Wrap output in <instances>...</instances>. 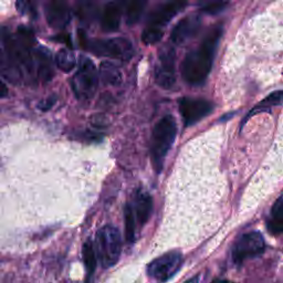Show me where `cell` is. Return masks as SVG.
Returning a JSON list of instances; mask_svg holds the SVG:
<instances>
[{
    "label": "cell",
    "mask_w": 283,
    "mask_h": 283,
    "mask_svg": "<svg viewBox=\"0 0 283 283\" xmlns=\"http://www.w3.org/2000/svg\"><path fill=\"white\" fill-rule=\"evenodd\" d=\"M223 35L222 26H213L200 45L187 53L181 64V74L188 84L199 85L205 82L211 70L215 52Z\"/></svg>",
    "instance_id": "obj_1"
},
{
    "label": "cell",
    "mask_w": 283,
    "mask_h": 283,
    "mask_svg": "<svg viewBox=\"0 0 283 283\" xmlns=\"http://www.w3.org/2000/svg\"><path fill=\"white\" fill-rule=\"evenodd\" d=\"M176 134H177V124L173 115H165L155 125L152 143H150V157L157 173H160L164 166L165 159L173 146Z\"/></svg>",
    "instance_id": "obj_2"
},
{
    "label": "cell",
    "mask_w": 283,
    "mask_h": 283,
    "mask_svg": "<svg viewBox=\"0 0 283 283\" xmlns=\"http://www.w3.org/2000/svg\"><path fill=\"white\" fill-rule=\"evenodd\" d=\"M96 254L103 268H111L116 265L122 251L121 234L113 226H104L97 234Z\"/></svg>",
    "instance_id": "obj_3"
},
{
    "label": "cell",
    "mask_w": 283,
    "mask_h": 283,
    "mask_svg": "<svg viewBox=\"0 0 283 283\" xmlns=\"http://www.w3.org/2000/svg\"><path fill=\"white\" fill-rule=\"evenodd\" d=\"M99 84V73L93 61L86 56H81L78 71L71 80L72 91L79 100L87 101L93 98Z\"/></svg>",
    "instance_id": "obj_4"
},
{
    "label": "cell",
    "mask_w": 283,
    "mask_h": 283,
    "mask_svg": "<svg viewBox=\"0 0 283 283\" xmlns=\"http://www.w3.org/2000/svg\"><path fill=\"white\" fill-rule=\"evenodd\" d=\"M0 42L4 45L6 53L19 68H22L30 75L36 72L34 50L24 45L16 34H11L6 27L0 28Z\"/></svg>",
    "instance_id": "obj_5"
},
{
    "label": "cell",
    "mask_w": 283,
    "mask_h": 283,
    "mask_svg": "<svg viewBox=\"0 0 283 283\" xmlns=\"http://www.w3.org/2000/svg\"><path fill=\"white\" fill-rule=\"evenodd\" d=\"M83 47L96 55L121 61H129L134 54L133 46L125 38L86 40Z\"/></svg>",
    "instance_id": "obj_6"
},
{
    "label": "cell",
    "mask_w": 283,
    "mask_h": 283,
    "mask_svg": "<svg viewBox=\"0 0 283 283\" xmlns=\"http://www.w3.org/2000/svg\"><path fill=\"white\" fill-rule=\"evenodd\" d=\"M184 263L183 255L177 251H171L156 258L147 266V274L153 280L164 283L171 280L177 273Z\"/></svg>",
    "instance_id": "obj_7"
},
{
    "label": "cell",
    "mask_w": 283,
    "mask_h": 283,
    "mask_svg": "<svg viewBox=\"0 0 283 283\" xmlns=\"http://www.w3.org/2000/svg\"><path fill=\"white\" fill-rule=\"evenodd\" d=\"M175 60V50L171 45H165L160 49L154 77L157 85L165 90L171 89L176 82Z\"/></svg>",
    "instance_id": "obj_8"
},
{
    "label": "cell",
    "mask_w": 283,
    "mask_h": 283,
    "mask_svg": "<svg viewBox=\"0 0 283 283\" xmlns=\"http://www.w3.org/2000/svg\"><path fill=\"white\" fill-rule=\"evenodd\" d=\"M266 242L262 235L258 231L242 235L232 248V259L237 265H241L250 258H255L265 253Z\"/></svg>",
    "instance_id": "obj_9"
},
{
    "label": "cell",
    "mask_w": 283,
    "mask_h": 283,
    "mask_svg": "<svg viewBox=\"0 0 283 283\" xmlns=\"http://www.w3.org/2000/svg\"><path fill=\"white\" fill-rule=\"evenodd\" d=\"M212 109L213 105L204 99L184 98L179 101V112L186 127L199 122L200 119L210 114Z\"/></svg>",
    "instance_id": "obj_10"
},
{
    "label": "cell",
    "mask_w": 283,
    "mask_h": 283,
    "mask_svg": "<svg viewBox=\"0 0 283 283\" xmlns=\"http://www.w3.org/2000/svg\"><path fill=\"white\" fill-rule=\"evenodd\" d=\"M186 5L187 3L185 2H171L162 5L149 16L146 28L164 34L163 28L166 27L176 15H178L185 8Z\"/></svg>",
    "instance_id": "obj_11"
},
{
    "label": "cell",
    "mask_w": 283,
    "mask_h": 283,
    "mask_svg": "<svg viewBox=\"0 0 283 283\" xmlns=\"http://www.w3.org/2000/svg\"><path fill=\"white\" fill-rule=\"evenodd\" d=\"M201 26V18L198 15L187 16L176 24L172 31L171 40L174 45H183L196 35Z\"/></svg>",
    "instance_id": "obj_12"
},
{
    "label": "cell",
    "mask_w": 283,
    "mask_h": 283,
    "mask_svg": "<svg viewBox=\"0 0 283 283\" xmlns=\"http://www.w3.org/2000/svg\"><path fill=\"white\" fill-rule=\"evenodd\" d=\"M35 71L37 78L45 83H48L54 77L53 58L50 50L39 47L34 50Z\"/></svg>",
    "instance_id": "obj_13"
},
{
    "label": "cell",
    "mask_w": 283,
    "mask_h": 283,
    "mask_svg": "<svg viewBox=\"0 0 283 283\" xmlns=\"http://www.w3.org/2000/svg\"><path fill=\"white\" fill-rule=\"evenodd\" d=\"M46 18L50 27L61 30L65 29L70 22L71 12L66 3L51 2L47 5Z\"/></svg>",
    "instance_id": "obj_14"
},
{
    "label": "cell",
    "mask_w": 283,
    "mask_h": 283,
    "mask_svg": "<svg viewBox=\"0 0 283 283\" xmlns=\"http://www.w3.org/2000/svg\"><path fill=\"white\" fill-rule=\"evenodd\" d=\"M135 219L141 226L146 224L153 211V199L149 194L138 191L135 195Z\"/></svg>",
    "instance_id": "obj_15"
},
{
    "label": "cell",
    "mask_w": 283,
    "mask_h": 283,
    "mask_svg": "<svg viewBox=\"0 0 283 283\" xmlns=\"http://www.w3.org/2000/svg\"><path fill=\"white\" fill-rule=\"evenodd\" d=\"M122 10L116 3H109L105 6L102 15V29L106 33H115L119 28L121 23Z\"/></svg>",
    "instance_id": "obj_16"
},
{
    "label": "cell",
    "mask_w": 283,
    "mask_h": 283,
    "mask_svg": "<svg viewBox=\"0 0 283 283\" xmlns=\"http://www.w3.org/2000/svg\"><path fill=\"white\" fill-rule=\"evenodd\" d=\"M0 73L12 83H17L22 79L20 68L9 58L2 48H0Z\"/></svg>",
    "instance_id": "obj_17"
},
{
    "label": "cell",
    "mask_w": 283,
    "mask_h": 283,
    "mask_svg": "<svg viewBox=\"0 0 283 283\" xmlns=\"http://www.w3.org/2000/svg\"><path fill=\"white\" fill-rule=\"evenodd\" d=\"M282 104H283V91L272 92L271 94H269L265 100H262L260 103H258L255 108L248 113L246 118L242 121V125L246 123L251 116L258 114V113L270 112V110H271V108H273V106H280Z\"/></svg>",
    "instance_id": "obj_18"
},
{
    "label": "cell",
    "mask_w": 283,
    "mask_h": 283,
    "mask_svg": "<svg viewBox=\"0 0 283 283\" xmlns=\"http://www.w3.org/2000/svg\"><path fill=\"white\" fill-rule=\"evenodd\" d=\"M100 78L106 85H118L122 82V73L119 69L112 62L105 61L100 67Z\"/></svg>",
    "instance_id": "obj_19"
},
{
    "label": "cell",
    "mask_w": 283,
    "mask_h": 283,
    "mask_svg": "<svg viewBox=\"0 0 283 283\" xmlns=\"http://www.w3.org/2000/svg\"><path fill=\"white\" fill-rule=\"evenodd\" d=\"M267 227L272 235H280L283 232V195L274 203Z\"/></svg>",
    "instance_id": "obj_20"
},
{
    "label": "cell",
    "mask_w": 283,
    "mask_h": 283,
    "mask_svg": "<svg viewBox=\"0 0 283 283\" xmlns=\"http://www.w3.org/2000/svg\"><path fill=\"white\" fill-rule=\"evenodd\" d=\"M55 65L61 71L68 73L77 66V59L70 49H61L55 54Z\"/></svg>",
    "instance_id": "obj_21"
},
{
    "label": "cell",
    "mask_w": 283,
    "mask_h": 283,
    "mask_svg": "<svg viewBox=\"0 0 283 283\" xmlns=\"http://www.w3.org/2000/svg\"><path fill=\"white\" fill-rule=\"evenodd\" d=\"M82 256H83V261H84V266L86 269L87 275L91 276L94 271H96L97 268V254H96V249H94V246L91 240H87L82 248Z\"/></svg>",
    "instance_id": "obj_22"
},
{
    "label": "cell",
    "mask_w": 283,
    "mask_h": 283,
    "mask_svg": "<svg viewBox=\"0 0 283 283\" xmlns=\"http://www.w3.org/2000/svg\"><path fill=\"white\" fill-rule=\"evenodd\" d=\"M125 219V237L130 243L135 241V229H136V219L134 215V210L131 205H127L124 211Z\"/></svg>",
    "instance_id": "obj_23"
},
{
    "label": "cell",
    "mask_w": 283,
    "mask_h": 283,
    "mask_svg": "<svg viewBox=\"0 0 283 283\" xmlns=\"http://www.w3.org/2000/svg\"><path fill=\"white\" fill-rule=\"evenodd\" d=\"M144 7H145V2H140V0H135L129 4L127 9V23L129 26H133L140 20Z\"/></svg>",
    "instance_id": "obj_24"
},
{
    "label": "cell",
    "mask_w": 283,
    "mask_h": 283,
    "mask_svg": "<svg viewBox=\"0 0 283 283\" xmlns=\"http://www.w3.org/2000/svg\"><path fill=\"white\" fill-rule=\"evenodd\" d=\"M77 16L81 22L90 23L96 16V8L91 4H81L77 9Z\"/></svg>",
    "instance_id": "obj_25"
},
{
    "label": "cell",
    "mask_w": 283,
    "mask_h": 283,
    "mask_svg": "<svg viewBox=\"0 0 283 283\" xmlns=\"http://www.w3.org/2000/svg\"><path fill=\"white\" fill-rule=\"evenodd\" d=\"M16 35L18 36L19 39H20L24 45L27 47H29L30 49L35 50V45H36V37L34 35L33 31L30 29H28L27 27L24 26H20L18 28Z\"/></svg>",
    "instance_id": "obj_26"
},
{
    "label": "cell",
    "mask_w": 283,
    "mask_h": 283,
    "mask_svg": "<svg viewBox=\"0 0 283 283\" xmlns=\"http://www.w3.org/2000/svg\"><path fill=\"white\" fill-rule=\"evenodd\" d=\"M228 3L225 2H217V3H211L207 4L205 7L201 8V11L208 15H217L220 11H223L226 7H227Z\"/></svg>",
    "instance_id": "obj_27"
},
{
    "label": "cell",
    "mask_w": 283,
    "mask_h": 283,
    "mask_svg": "<svg viewBox=\"0 0 283 283\" xmlns=\"http://www.w3.org/2000/svg\"><path fill=\"white\" fill-rule=\"evenodd\" d=\"M17 10L22 15L30 16V17H37V9L34 7V5L29 2H17Z\"/></svg>",
    "instance_id": "obj_28"
},
{
    "label": "cell",
    "mask_w": 283,
    "mask_h": 283,
    "mask_svg": "<svg viewBox=\"0 0 283 283\" xmlns=\"http://www.w3.org/2000/svg\"><path fill=\"white\" fill-rule=\"evenodd\" d=\"M55 103H56V97L50 96L49 98L42 100L41 102H39V104H38V109L41 110L42 112H47L50 109H52Z\"/></svg>",
    "instance_id": "obj_29"
},
{
    "label": "cell",
    "mask_w": 283,
    "mask_h": 283,
    "mask_svg": "<svg viewBox=\"0 0 283 283\" xmlns=\"http://www.w3.org/2000/svg\"><path fill=\"white\" fill-rule=\"evenodd\" d=\"M8 96V89L7 85H6L2 80H0V99L6 98Z\"/></svg>",
    "instance_id": "obj_30"
},
{
    "label": "cell",
    "mask_w": 283,
    "mask_h": 283,
    "mask_svg": "<svg viewBox=\"0 0 283 283\" xmlns=\"http://www.w3.org/2000/svg\"><path fill=\"white\" fill-rule=\"evenodd\" d=\"M199 274H196L195 276H193V278H191V279H188L186 282H184V283H198L199 282Z\"/></svg>",
    "instance_id": "obj_31"
},
{
    "label": "cell",
    "mask_w": 283,
    "mask_h": 283,
    "mask_svg": "<svg viewBox=\"0 0 283 283\" xmlns=\"http://www.w3.org/2000/svg\"><path fill=\"white\" fill-rule=\"evenodd\" d=\"M213 283H232L230 281H226V280H219V281H215Z\"/></svg>",
    "instance_id": "obj_32"
}]
</instances>
